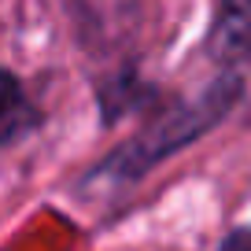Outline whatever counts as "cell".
<instances>
[{"mask_svg":"<svg viewBox=\"0 0 251 251\" xmlns=\"http://www.w3.org/2000/svg\"><path fill=\"white\" fill-rule=\"evenodd\" d=\"M211 48L222 59L251 55V4H222L211 26Z\"/></svg>","mask_w":251,"mask_h":251,"instance_id":"1","label":"cell"},{"mask_svg":"<svg viewBox=\"0 0 251 251\" xmlns=\"http://www.w3.org/2000/svg\"><path fill=\"white\" fill-rule=\"evenodd\" d=\"M33 126H37V107L23 93L15 74L0 71V144L19 141L23 133H30Z\"/></svg>","mask_w":251,"mask_h":251,"instance_id":"2","label":"cell"},{"mask_svg":"<svg viewBox=\"0 0 251 251\" xmlns=\"http://www.w3.org/2000/svg\"><path fill=\"white\" fill-rule=\"evenodd\" d=\"M222 251H251V229H233L222 244Z\"/></svg>","mask_w":251,"mask_h":251,"instance_id":"3","label":"cell"}]
</instances>
